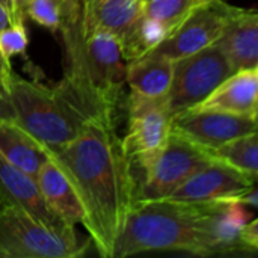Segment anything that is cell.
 Returning a JSON list of instances; mask_svg holds the SVG:
<instances>
[{"mask_svg": "<svg viewBox=\"0 0 258 258\" xmlns=\"http://www.w3.org/2000/svg\"><path fill=\"white\" fill-rule=\"evenodd\" d=\"M83 207L82 225L98 254L112 258L115 242L138 198L132 160L115 119L91 124L71 142L50 150Z\"/></svg>", "mask_w": 258, "mask_h": 258, "instance_id": "obj_1", "label": "cell"}, {"mask_svg": "<svg viewBox=\"0 0 258 258\" xmlns=\"http://www.w3.org/2000/svg\"><path fill=\"white\" fill-rule=\"evenodd\" d=\"M252 218L240 203L136 198L115 242L112 258L160 251L198 257L252 255L240 242V230Z\"/></svg>", "mask_w": 258, "mask_h": 258, "instance_id": "obj_2", "label": "cell"}, {"mask_svg": "<svg viewBox=\"0 0 258 258\" xmlns=\"http://www.w3.org/2000/svg\"><path fill=\"white\" fill-rule=\"evenodd\" d=\"M8 98L15 121L48 150L71 142L97 121L115 119L118 104V100L98 89L86 76L68 68L51 85L12 73Z\"/></svg>", "mask_w": 258, "mask_h": 258, "instance_id": "obj_3", "label": "cell"}, {"mask_svg": "<svg viewBox=\"0 0 258 258\" xmlns=\"http://www.w3.org/2000/svg\"><path fill=\"white\" fill-rule=\"evenodd\" d=\"M88 246L76 227L50 228L15 206L0 207V258H76Z\"/></svg>", "mask_w": 258, "mask_h": 258, "instance_id": "obj_4", "label": "cell"}, {"mask_svg": "<svg viewBox=\"0 0 258 258\" xmlns=\"http://www.w3.org/2000/svg\"><path fill=\"white\" fill-rule=\"evenodd\" d=\"M128 119L122 145L132 163L147 171L166 145L172 132V116L165 97H144L130 92Z\"/></svg>", "mask_w": 258, "mask_h": 258, "instance_id": "obj_5", "label": "cell"}, {"mask_svg": "<svg viewBox=\"0 0 258 258\" xmlns=\"http://www.w3.org/2000/svg\"><path fill=\"white\" fill-rule=\"evenodd\" d=\"M233 73L228 59L215 44L174 60L172 80L166 94L171 112L175 115L197 106Z\"/></svg>", "mask_w": 258, "mask_h": 258, "instance_id": "obj_6", "label": "cell"}, {"mask_svg": "<svg viewBox=\"0 0 258 258\" xmlns=\"http://www.w3.org/2000/svg\"><path fill=\"white\" fill-rule=\"evenodd\" d=\"M212 160L213 156L206 148L197 145L177 132H171L166 145L145 171V180L138 198H168L189 177Z\"/></svg>", "mask_w": 258, "mask_h": 258, "instance_id": "obj_7", "label": "cell"}, {"mask_svg": "<svg viewBox=\"0 0 258 258\" xmlns=\"http://www.w3.org/2000/svg\"><path fill=\"white\" fill-rule=\"evenodd\" d=\"M239 9L240 8L227 5L224 0L198 3L172 32L148 53L177 60L213 45Z\"/></svg>", "mask_w": 258, "mask_h": 258, "instance_id": "obj_8", "label": "cell"}, {"mask_svg": "<svg viewBox=\"0 0 258 258\" xmlns=\"http://www.w3.org/2000/svg\"><path fill=\"white\" fill-rule=\"evenodd\" d=\"M172 132L183 135L212 153L234 138L257 133V118L190 107L172 116Z\"/></svg>", "mask_w": 258, "mask_h": 258, "instance_id": "obj_9", "label": "cell"}, {"mask_svg": "<svg viewBox=\"0 0 258 258\" xmlns=\"http://www.w3.org/2000/svg\"><path fill=\"white\" fill-rule=\"evenodd\" d=\"M257 178L215 159L189 177L168 198L190 203H242L243 197L255 187Z\"/></svg>", "mask_w": 258, "mask_h": 258, "instance_id": "obj_10", "label": "cell"}, {"mask_svg": "<svg viewBox=\"0 0 258 258\" xmlns=\"http://www.w3.org/2000/svg\"><path fill=\"white\" fill-rule=\"evenodd\" d=\"M0 203L15 206L50 228H68L47 206L33 177L15 168L0 156Z\"/></svg>", "mask_w": 258, "mask_h": 258, "instance_id": "obj_11", "label": "cell"}, {"mask_svg": "<svg viewBox=\"0 0 258 258\" xmlns=\"http://www.w3.org/2000/svg\"><path fill=\"white\" fill-rule=\"evenodd\" d=\"M234 71L258 68V14L240 8L215 42Z\"/></svg>", "mask_w": 258, "mask_h": 258, "instance_id": "obj_12", "label": "cell"}, {"mask_svg": "<svg viewBox=\"0 0 258 258\" xmlns=\"http://www.w3.org/2000/svg\"><path fill=\"white\" fill-rule=\"evenodd\" d=\"M194 107L257 118L258 68L234 71L207 98Z\"/></svg>", "mask_w": 258, "mask_h": 258, "instance_id": "obj_13", "label": "cell"}, {"mask_svg": "<svg viewBox=\"0 0 258 258\" xmlns=\"http://www.w3.org/2000/svg\"><path fill=\"white\" fill-rule=\"evenodd\" d=\"M144 15L142 0H100L92 6L83 8L77 3L79 24L83 32L101 27L113 33L122 42Z\"/></svg>", "mask_w": 258, "mask_h": 258, "instance_id": "obj_14", "label": "cell"}, {"mask_svg": "<svg viewBox=\"0 0 258 258\" xmlns=\"http://www.w3.org/2000/svg\"><path fill=\"white\" fill-rule=\"evenodd\" d=\"M0 156L35 178L39 168L51 159V151L17 121L2 119Z\"/></svg>", "mask_w": 258, "mask_h": 258, "instance_id": "obj_15", "label": "cell"}, {"mask_svg": "<svg viewBox=\"0 0 258 258\" xmlns=\"http://www.w3.org/2000/svg\"><path fill=\"white\" fill-rule=\"evenodd\" d=\"M35 180L48 209L59 219H62L67 225L82 224V203L71 181L53 159H50L39 168Z\"/></svg>", "mask_w": 258, "mask_h": 258, "instance_id": "obj_16", "label": "cell"}, {"mask_svg": "<svg viewBox=\"0 0 258 258\" xmlns=\"http://www.w3.org/2000/svg\"><path fill=\"white\" fill-rule=\"evenodd\" d=\"M174 60L154 53H147L127 63L125 83L130 92L144 97H165L172 80Z\"/></svg>", "mask_w": 258, "mask_h": 258, "instance_id": "obj_17", "label": "cell"}, {"mask_svg": "<svg viewBox=\"0 0 258 258\" xmlns=\"http://www.w3.org/2000/svg\"><path fill=\"white\" fill-rule=\"evenodd\" d=\"M230 166L257 178L258 174V136L257 133L234 138L210 153Z\"/></svg>", "mask_w": 258, "mask_h": 258, "instance_id": "obj_18", "label": "cell"}, {"mask_svg": "<svg viewBox=\"0 0 258 258\" xmlns=\"http://www.w3.org/2000/svg\"><path fill=\"white\" fill-rule=\"evenodd\" d=\"M198 5V0H153L144 5V15L160 24L169 35Z\"/></svg>", "mask_w": 258, "mask_h": 258, "instance_id": "obj_19", "label": "cell"}, {"mask_svg": "<svg viewBox=\"0 0 258 258\" xmlns=\"http://www.w3.org/2000/svg\"><path fill=\"white\" fill-rule=\"evenodd\" d=\"M65 8L67 0H30L26 17L45 29L59 30L65 17Z\"/></svg>", "mask_w": 258, "mask_h": 258, "instance_id": "obj_20", "label": "cell"}, {"mask_svg": "<svg viewBox=\"0 0 258 258\" xmlns=\"http://www.w3.org/2000/svg\"><path fill=\"white\" fill-rule=\"evenodd\" d=\"M27 42V32L21 21H14L0 32V51L9 60L11 57L24 53Z\"/></svg>", "mask_w": 258, "mask_h": 258, "instance_id": "obj_21", "label": "cell"}, {"mask_svg": "<svg viewBox=\"0 0 258 258\" xmlns=\"http://www.w3.org/2000/svg\"><path fill=\"white\" fill-rule=\"evenodd\" d=\"M240 242L252 252L255 254L258 248V221L252 218L249 222H246L240 230Z\"/></svg>", "mask_w": 258, "mask_h": 258, "instance_id": "obj_22", "label": "cell"}, {"mask_svg": "<svg viewBox=\"0 0 258 258\" xmlns=\"http://www.w3.org/2000/svg\"><path fill=\"white\" fill-rule=\"evenodd\" d=\"M12 76V68H11V60L6 59L2 51H0V94L8 98V88H9V80ZM9 100V98H8Z\"/></svg>", "mask_w": 258, "mask_h": 258, "instance_id": "obj_23", "label": "cell"}, {"mask_svg": "<svg viewBox=\"0 0 258 258\" xmlns=\"http://www.w3.org/2000/svg\"><path fill=\"white\" fill-rule=\"evenodd\" d=\"M2 119H11L15 121V113L11 106V101L0 94V121Z\"/></svg>", "mask_w": 258, "mask_h": 258, "instance_id": "obj_24", "label": "cell"}, {"mask_svg": "<svg viewBox=\"0 0 258 258\" xmlns=\"http://www.w3.org/2000/svg\"><path fill=\"white\" fill-rule=\"evenodd\" d=\"M30 0H12L14 5V15H15V21H21L24 23L26 17V11H27V5Z\"/></svg>", "mask_w": 258, "mask_h": 258, "instance_id": "obj_25", "label": "cell"}, {"mask_svg": "<svg viewBox=\"0 0 258 258\" xmlns=\"http://www.w3.org/2000/svg\"><path fill=\"white\" fill-rule=\"evenodd\" d=\"M12 23H14V18H12L11 12L0 3V32Z\"/></svg>", "mask_w": 258, "mask_h": 258, "instance_id": "obj_26", "label": "cell"}, {"mask_svg": "<svg viewBox=\"0 0 258 258\" xmlns=\"http://www.w3.org/2000/svg\"><path fill=\"white\" fill-rule=\"evenodd\" d=\"M0 3L11 12V15H12V18H14V21H15V15H14V5H12V0H0Z\"/></svg>", "mask_w": 258, "mask_h": 258, "instance_id": "obj_27", "label": "cell"}, {"mask_svg": "<svg viewBox=\"0 0 258 258\" xmlns=\"http://www.w3.org/2000/svg\"><path fill=\"white\" fill-rule=\"evenodd\" d=\"M80 2H82V6H83V8H88V6L95 5V3L100 2V0H80Z\"/></svg>", "mask_w": 258, "mask_h": 258, "instance_id": "obj_28", "label": "cell"}, {"mask_svg": "<svg viewBox=\"0 0 258 258\" xmlns=\"http://www.w3.org/2000/svg\"><path fill=\"white\" fill-rule=\"evenodd\" d=\"M206 2H215V0H198V3H206Z\"/></svg>", "mask_w": 258, "mask_h": 258, "instance_id": "obj_29", "label": "cell"}, {"mask_svg": "<svg viewBox=\"0 0 258 258\" xmlns=\"http://www.w3.org/2000/svg\"><path fill=\"white\" fill-rule=\"evenodd\" d=\"M150 2H153V0H142V3L145 5V3H150Z\"/></svg>", "mask_w": 258, "mask_h": 258, "instance_id": "obj_30", "label": "cell"}]
</instances>
